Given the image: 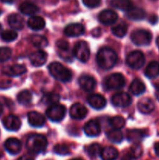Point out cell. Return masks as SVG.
Wrapping results in <instances>:
<instances>
[{"label":"cell","mask_w":159,"mask_h":160,"mask_svg":"<svg viewBox=\"0 0 159 160\" xmlns=\"http://www.w3.org/2000/svg\"><path fill=\"white\" fill-rule=\"evenodd\" d=\"M155 96L157 98V100H159V84L156 85L155 88Z\"/></svg>","instance_id":"cell-47"},{"label":"cell","mask_w":159,"mask_h":160,"mask_svg":"<svg viewBox=\"0 0 159 160\" xmlns=\"http://www.w3.org/2000/svg\"><path fill=\"white\" fill-rule=\"evenodd\" d=\"M110 4L115 9L126 12L132 7V2L131 0H111Z\"/></svg>","instance_id":"cell-26"},{"label":"cell","mask_w":159,"mask_h":160,"mask_svg":"<svg viewBox=\"0 0 159 160\" xmlns=\"http://www.w3.org/2000/svg\"><path fill=\"white\" fill-rule=\"evenodd\" d=\"M112 34L118 38H123L127 32V26L125 23H118L112 28Z\"/></svg>","instance_id":"cell-35"},{"label":"cell","mask_w":159,"mask_h":160,"mask_svg":"<svg viewBox=\"0 0 159 160\" xmlns=\"http://www.w3.org/2000/svg\"><path fill=\"white\" fill-rule=\"evenodd\" d=\"M130 37L132 42L139 46L149 45L152 39L151 34L146 30H137L133 31Z\"/></svg>","instance_id":"cell-5"},{"label":"cell","mask_w":159,"mask_h":160,"mask_svg":"<svg viewBox=\"0 0 159 160\" xmlns=\"http://www.w3.org/2000/svg\"><path fill=\"white\" fill-rule=\"evenodd\" d=\"M73 54L77 59L83 62H86L90 58V48L88 44L84 41L77 42L74 45Z\"/></svg>","instance_id":"cell-4"},{"label":"cell","mask_w":159,"mask_h":160,"mask_svg":"<svg viewBox=\"0 0 159 160\" xmlns=\"http://www.w3.org/2000/svg\"><path fill=\"white\" fill-rule=\"evenodd\" d=\"M50 73L56 80L62 82H67L72 79V72L59 62H51L48 67Z\"/></svg>","instance_id":"cell-3"},{"label":"cell","mask_w":159,"mask_h":160,"mask_svg":"<svg viewBox=\"0 0 159 160\" xmlns=\"http://www.w3.org/2000/svg\"><path fill=\"white\" fill-rule=\"evenodd\" d=\"M2 110H3L2 106L1 103H0V116H1L2 113Z\"/></svg>","instance_id":"cell-49"},{"label":"cell","mask_w":159,"mask_h":160,"mask_svg":"<svg viewBox=\"0 0 159 160\" xmlns=\"http://www.w3.org/2000/svg\"><path fill=\"white\" fill-rule=\"evenodd\" d=\"M84 31V27L80 23H71L65 27L64 30V33L68 37H78L82 35Z\"/></svg>","instance_id":"cell-16"},{"label":"cell","mask_w":159,"mask_h":160,"mask_svg":"<svg viewBox=\"0 0 159 160\" xmlns=\"http://www.w3.org/2000/svg\"><path fill=\"white\" fill-rule=\"evenodd\" d=\"M132 102V98L126 92L115 94L112 98V103L116 107H127Z\"/></svg>","instance_id":"cell-9"},{"label":"cell","mask_w":159,"mask_h":160,"mask_svg":"<svg viewBox=\"0 0 159 160\" xmlns=\"http://www.w3.org/2000/svg\"><path fill=\"white\" fill-rule=\"evenodd\" d=\"M17 33L13 30H6L2 32L1 38L4 42H11L17 38Z\"/></svg>","instance_id":"cell-36"},{"label":"cell","mask_w":159,"mask_h":160,"mask_svg":"<svg viewBox=\"0 0 159 160\" xmlns=\"http://www.w3.org/2000/svg\"><path fill=\"white\" fill-rule=\"evenodd\" d=\"M79 84L81 88L85 92H92L96 86V81L94 78L88 75H83L80 78Z\"/></svg>","instance_id":"cell-19"},{"label":"cell","mask_w":159,"mask_h":160,"mask_svg":"<svg viewBox=\"0 0 159 160\" xmlns=\"http://www.w3.org/2000/svg\"><path fill=\"white\" fill-rule=\"evenodd\" d=\"M1 30H2V26L0 25V31H1Z\"/></svg>","instance_id":"cell-52"},{"label":"cell","mask_w":159,"mask_h":160,"mask_svg":"<svg viewBox=\"0 0 159 160\" xmlns=\"http://www.w3.org/2000/svg\"><path fill=\"white\" fill-rule=\"evenodd\" d=\"M5 148L11 155H17L22 148V144L20 140L15 138H8L5 142Z\"/></svg>","instance_id":"cell-12"},{"label":"cell","mask_w":159,"mask_h":160,"mask_svg":"<svg viewBox=\"0 0 159 160\" xmlns=\"http://www.w3.org/2000/svg\"><path fill=\"white\" fill-rule=\"evenodd\" d=\"M70 160H84V159H80V158H76V159H70Z\"/></svg>","instance_id":"cell-51"},{"label":"cell","mask_w":159,"mask_h":160,"mask_svg":"<svg viewBox=\"0 0 159 160\" xmlns=\"http://www.w3.org/2000/svg\"><path fill=\"white\" fill-rule=\"evenodd\" d=\"M145 75L148 78H155L159 75V63L156 61L151 62L145 70Z\"/></svg>","instance_id":"cell-29"},{"label":"cell","mask_w":159,"mask_h":160,"mask_svg":"<svg viewBox=\"0 0 159 160\" xmlns=\"http://www.w3.org/2000/svg\"><path fill=\"white\" fill-rule=\"evenodd\" d=\"M146 90L145 84L140 80L135 79L132 81L129 86V91L135 95H140Z\"/></svg>","instance_id":"cell-27"},{"label":"cell","mask_w":159,"mask_h":160,"mask_svg":"<svg viewBox=\"0 0 159 160\" xmlns=\"http://www.w3.org/2000/svg\"><path fill=\"white\" fill-rule=\"evenodd\" d=\"M138 109L140 112L143 114H149L152 112L154 109V103L151 98H143L139 101L137 105Z\"/></svg>","instance_id":"cell-21"},{"label":"cell","mask_w":159,"mask_h":160,"mask_svg":"<svg viewBox=\"0 0 159 160\" xmlns=\"http://www.w3.org/2000/svg\"><path fill=\"white\" fill-rule=\"evenodd\" d=\"M145 136H146V134L144 131L141 130H131L127 132L128 140L136 144L141 142L144 138Z\"/></svg>","instance_id":"cell-28"},{"label":"cell","mask_w":159,"mask_h":160,"mask_svg":"<svg viewBox=\"0 0 159 160\" xmlns=\"http://www.w3.org/2000/svg\"><path fill=\"white\" fill-rule=\"evenodd\" d=\"M12 56V51L8 47H0V62H6Z\"/></svg>","instance_id":"cell-39"},{"label":"cell","mask_w":159,"mask_h":160,"mask_svg":"<svg viewBox=\"0 0 159 160\" xmlns=\"http://www.w3.org/2000/svg\"><path fill=\"white\" fill-rule=\"evenodd\" d=\"M56 46H57L59 51L64 52H67L69 51V48H70L69 43L65 40H63V39L58 41L57 43H56Z\"/></svg>","instance_id":"cell-42"},{"label":"cell","mask_w":159,"mask_h":160,"mask_svg":"<svg viewBox=\"0 0 159 160\" xmlns=\"http://www.w3.org/2000/svg\"><path fill=\"white\" fill-rule=\"evenodd\" d=\"M107 137L109 141L113 143H120L123 139V133L118 129H114L107 133Z\"/></svg>","instance_id":"cell-32"},{"label":"cell","mask_w":159,"mask_h":160,"mask_svg":"<svg viewBox=\"0 0 159 160\" xmlns=\"http://www.w3.org/2000/svg\"><path fill=\"white\" fill-rule=\"evenodd\" d=\"M129 152V154L131 155L132 159H138V158H140V156H141L142 153H143V151H142L141 147H140L139 145H137V144H136V145H134L133 146L131 147Z\"/></svg>","instance_id":"cell-41"},{"label":"cell","mask_w":159,"mask_h":160,"mask_svg":"<svg viewBox=\"0 0 159 160\" xmlns=\"http://www.w3.org/2000/svg\"><path fill=\"white\" fill-rule=\"evenodd\" d=\"M101 145H98V144L94 143L92 144V145H89L87 148V152L88 154V156L91 158H94L96 156H98V155H100L101 152Z\"/></svg>","instance_id":"cell-38"},{"label":"cell","mask_w":159,"mask_h":160,"mask_svg":"<svg viewBox=\"0 0 159 160\" xmlns=\"http://www.w3.org/2000/svg\"><path fill=\"white\" fill-rule=\"evenodd\" d=\"M84 133L88 137H96L101 133V127L97 120H90L84 126Z\"/></svg>","instance_id":"cell-15"},{"label":"cell","mask_w":159,"mask_h":160,"mask_svg":"<svg viewBox=\"0 0 159 160\" xmlns=\"http://www.w3.org/2000/svg\"><path fill=\"white\" fill-rule=\"evenodd\" d=\"M98 20L103 24L110 25L118 20V15L115 11L111 10V9H105L100 12L98 15Z\"/></svg>","instance_id":"cell-10"},{"label":"cell","mask_w":159,"mask_h":160,"mask_svg":"<svg viewBox=\"0 0 159 160\" xmlns=\"http://www.w3.org/2000/svg\"><path fill=\"white\" fill-rule=\"evenodd\" d=\"M17 100L20 104L27 105L32 100V95L28 90L21 91L17 95Z\"/></svg>","instance_id":"cell-34"},{"label":"cell","mask_w":159,"mask_h":160,"mask_svg":"<svg viewBox=\"0 0 159 160\" xmlns=\"http://www.w3.org/2000/svg\"><path fill=\"white\" fill-rule=\"evenodd\" d=\"M132 159H133L132 158L131 155L129 154V152L126 153V154L123 156V158H122V160H132Z\"/></svg>","instance_id":"cell-45"},{"label":"cell","mask_w":159,"mask_h":160,"mask_svg":"<svg viewBox=\"0 0 159 160\" xmlns=\"http://www.w3.org/2000/svg\"><path fill=\"white\" fill-rule=\"evenodd\" d=\"M3 126L8 131H17L21 127V121L17 116L9 115L3 120Z\"/></svg>","instance_id":"cell-11"},{"label":"cell","mask_w":159,"mask_h":160,"mask_svg":"<svg viewBox=\"0 0 159 160\" xmlns=\"http://www.w3.org/2000/svg\"><path fill=\"white\" fill-rule=\"evenodd\" d=\"M154 152H155V154L159 157V142H157L154 145Z\"/></svg>","instance_id":"cell-46"},{"label":"cell","mask_w":159,"mask_h":160,"mask_svg":"<svg viewBox=\"0 0 159 160\" xmlns=\"http://www.w3.org/2000/svg\"><path fill=\"white\" fill-rule=\"evenodd\" d=\"M126 17L132 20H140L145 18L146 12L143 9H140V8L132 6L129 10L126 12Z\"/></svg>","instance_id":"cell-25"},{"label":"cell","mask_w":159,"mask_h":160,"mask_svg":"<svg viewBox=\"0 0 159 160\" xmlns=\"http://www.w3.org/2000/svg\"><path fill=\"white\" fill-rule=\"evenodd\" d=\"M9 25L13 30H22L24 26V20L17 13H12L8 17Z\"/></svg>","instance_id":"cell-22"},{"label":"cell","mask_w":159,"mask_h":160,"mask_svg":"<svg viewBox=\"0 0 159 160\" xmlns=\"http://www.w3.org/2000/svg\"><path fill=\"white\" fill-rule=\"evenodd\" d=\"M109 123H110V125L114 129L119 130L125 126L126 121H125V120L122 117L117 116V117H114L112 119H110Z\"/></svg>","instance_id":"cell-37"},{"label":"cell","mask_w":159,"mask_h":160,"mask_svg":"<svg viewBox=\"0 0 159 160\" xmlns=\"http://www.w3.org/2000/svg\"><path fill=\"white\" fill-rule=\"evenodd\" d=\"M47 53L44 51H37L31 53L30 56V61L31 64L36 67H39L44 65L47 61Z\"/></svg>","instance_id":"cell-18"},{"label":"cell","mask_w":159,"mask_h":160,"mask_svg":"<svg viewBox=\"0 0 159 160\" xmlns=\"http://www.w3.org/2000/svg\"><path fill=\"white\" fill-rule=\"evenodd\" d=\"M70 117L76 120H82L87 116V109L80 103H75L71 106L70 110Z\"/></svg>","instance_id":"cell-13"},{"label":"cell","mask_w":159,"mask_h":160,"mask_svg":"<svg viewBox=\"0 0 159 160\" xmlns=\"http://www.w3.org/2000/svg\"><path fill=\"white\" fill-rule=\"evenodd\" d=\"M27 25L33 31H40L45 28V21L42 17L39 16H34V17H30Z\"/></svg>","instance_id":"cell-23"},{"label":"cell","mask_w":159,"mask_h":160,"mask_svg":"<svg viewBox=\"0 0 159 160\" xmlns=\"http://www.w3.org/2000/svg\"><path fill=\"white\" fill-rule=\"evenodd\" d=\"M65 113H66L65 107L62 105L59 104L50 106V107L46 111V114L48 119L53 122H59L63 120Z\"/></svg>","instance_id":"cell-6"},{"label":"cell","mask_w":159,"mask_h":160,"mask_svg":"<svg viewBox=\"0 0 159 160\" xmlns=\"http://www.w3.org/2000/svg\"><path fill=\"white\" fill-rule=\"evenodd\" d=\"M0 1H1L2 2L9 3V4H10V3L14 2H15V0H0Z\"/></svg>","instance_id":"cell-48"},{"label":"cell","mask_w":159,"mask_h":160,"mask_svg":"<svg viewBox=\"0 0 159 160\" xmlns=\"http://www.w3.org/2000/svg\"><path fill=\"white\" fill-rule=\"evenodd\" d=\"M145 58L143 53L140 51H132L126 57V63L134 70H139L143 66Z\"/></svg>","instance_id":"cell-8"},{"label":"cell","mask_w":159,"mask_h":160,"mask_svg":"<svg viewBox=\"0 0 159 160\" xmlns=\"http://www.w3.org/2000/svg\"><path fill=\"white\" fill-rule=\"evenodd\" d=\"M27 117L28 123L34 128H41V127L44 126V124L45 123V118L44 117V116L35 111L29 112Z\"/></svg>","instance_id":"cell-20"},{"label":"cell","mask_w":159,"mask_h":160,"mask_svg":"<svg viewBox=\"0 0 159 160\" xmlns=\"http://www.w3.org/2000/svg\"><path fill=\"white\" fill-rule=\"evenodd\" d=\"M156 42H157V45L158 46V48H159V37L157 38V41H156Z\"/></svg>","instance_id":"cell-50"},{"label":"cell","mask_w":159,"mask_h":160,"mask_svg":"<svg viewBox=\"0 0 159 160\" xmlns=\"http://www.w3.org/2000/svg\"><path fill=\"white\" fill-rule=\"evenodd\" d=\"M54 152L58 155L61 156H65L70 153V149L66 145H62V144H59L54 147Z\"/></svg>","instance_id":"cell-40"},{"label":"cell","mask_w":159,"mask_h":160,"mask_svg":"<svg viewBox=\"0 0 159 160\" xmlns=\"http://www.w3.org/2000/svg\"><path fill=\"white\" fill-rule=\"evenodd\" d=\"M118 156V152L114 147L107 146L101 148L100 156L102 160H115Z\"/></svg>","instance_id":"cell-24"},{"label":"cell","mask_w":159,"mask_h":160,"mask_svg":"<svg viewBox=\"0 0 159 160\" xmlns=\"http://www.w3.org/2000/svg\"><path fill=\"white\" fill-rule=\"evenodd\" d=\"M26 69L25 66L21 64H14V65L9 66L5 67L2 70V73L4 74L9 77H17L26 73Z\"/></svg>","instance_id":"cell-14"},{"label":"cell","mask_w":159,"mask_h":160,"mask_svg":"<svg viewBox=\"0 0 159 160\" xmlns=\"http://www.w3.org/2000/svg\"><path fill=\"white\" fill-rule=\"evenodd\" d=\"M84 4L89 8L98 7L101 3V0H82Z\"/></svg>","instance_id":"cell-43"},{"label":"cell","mask_w":159,"mask_h":160,"mask_svg":"<svg viewBox=\"0 0 159 160\" xmlns=\"http://www.w3.org/2000/svg\"><path fill=\"white\" fill-rule=\"evenodd\" d=\"M26 145L31 152L38 154L45 151L48 145V142L44 135L33 134L27 138Z\"/></svg>","instance_id":"cell-2"},{"label":"cell","mask_w":159,"mask_h":160,"mask_svg":"<svg viewBox=\"0 0 159 160\" xmlns=\"http://www.w3.org/2000/svg\"><path fill=\"white\" fill-rule=\"evenodd\" d=\"M20 10L22 13L25 15H33L39 11V8L36 5L33 4L31 2H25L20 4Z\"/></svg>","instance_id":"cell-30"},{"label":"cell","mask_w":159,"mask_h":160,"mask_svg":"<svg viewBox=\"0 0 159 160\" xmlns=\"http://www.w3.org/2000/svg\"><path fill=\"white\" fill-rule=\"evenodd\" d=\"M104 84L108 90H117L125 85V78L121 73H113L105 78Z\"/></svg>","instance_id":"cell-7"},{"label":"cell","mask_w":159,"mask_h":160,"mask_svg":"<svg viewBox=\"0 0 159 160\" xmlns=\"http://www.w3.org/2000/svg\"><path fill=\"white\" fill-rule=\"evenodd\" d=\"M17 160H34V158L32 156L29 154H26L23 155V156H20Z\"/></svg>","instance_id":"cell-44"},{"label":"cell","mask_w":159,"mask_h":160,"mask_svg":"<svg viewBox=\"0 0 159 160\" xmlns=\"http://www.w3.org/2000/svg\"><path fill=\"white\" fill-rule=\"evenodd\" d=\"M87 102L95 109H101L106 106V99L101 95L94 94L87 98Z\"/></svg>","instance_id":"cell-17"},{"label":"cell","mask_w":159,"mask_h":160,"mask_svg":"<svg viewBox=\"0 0 159 160\" xmlns=\"http://www.w3.org/2000/svg\"><path fill=\"white\" fill-rule=\"evenodd\" d=\"M31 42L37 48H44L48 45V40L46 38L41 35H32L31 37Z\"/></svg>","instance_id":"cell-33"},{"label":"cell","mask_w":159,"mask_h":160,"mask_svg":"<svg viewBox=\"0 0 159 160\" xmlns=\"http://www.w3.org/2000/svg\"><path fill=\"white\" fill-rule=\"evenodd\" d=\"M97 63L103 70H110L115 65L117 55L115 52L108 47L101 48L97 54Z\"/></svg>","instance_id":"cell-1"},{"label":"cell","mask_w":159,"mask_h":160,"mask_svg":"<svg viewBox=\"0 0 159 160\" xmlns=\"http://www.w3.org/2000/svg\"><path fill=\"white\" fill-rule=\"evenodd\" d=\"M1 12H1V10H0V15H1Z\"/></svg>","instance_id":"cell-53"},{"label":"cell","mask_w":159,"mask_h":160,"mask_svg":"<svg viewBox=\"0 0 159 160\" xmlns=\"http://www.w3.org/2000/svg\"><path fill=\"white\" fill-rule=\"evenodd\" d=\"M59 94L57 93H48L44 95L42 98L41 102L45 105H49V106H52V105L57 104L59 101Z\"/></svg>","instance_id":"cell-31"}]
</instances>
